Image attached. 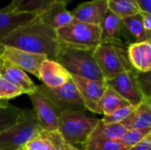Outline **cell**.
<instances>
[{
    "mask_svg": "<svg viewBox=\"0 0 151 150\" xmlns=\"http://www.w3.org/2000/svg\"><path fill=\"white\" fill-rule=\"evenodd\" d=\"M71 79L76 86L87 110L99 114L98 103L107 88L105 80H88L72 74Z\"/></svg>",
    "mask_w": 151,
    "mask_h": 150,
    "instance_id": "10",
    "label": "cell"
},
{
    "mask_svg": "<svg viewBox=\"0 0 151 150\" xmlns=\"http://www.w3.org/2000/svg\"><path fill=\"white\" fill-rule=\"evenodd\" d=\"M151 149V133H149L142 141L136 145L129 148L127 150H150Z\"/></svg>",
    "mask_w": 151,
    "mask_h": 150,
    "instance_id": "30",
    "label": "cell"
},
{
    "mask_svg": "<svg viewBox=\"0 0 151 150\" xmlns=\"http://www.w3.org/2000/svg\"><path fill=\"white\" fill-rule=\"evenodd\" d=\"M136 107H137V105L130 104L128 106L120 108V109L115 111L114 112H112L110 115L104 116V118L101 119V121L105 125H108V124H120L128 116H130L132 114V112L136 109Z\"/></svg>",
    "mask_w": 151,
    "mask_h": 150,
    "instance_id": "29",
    "label": "cell"
},
{
    "mask_svg": "<svg viewBox=\"0 0 151 150\" xmlns=\"http://www.w3.org/2000/svg\"><path fill=\"white\" fill-rule=\"evenodd\" d=\"M69 0H12L7 6L8 10L20 12L38 14L56 3L67 4Z\"/></svg>",
    "mask_w": 151,
    "mask_h": 150,
    "instance_id": "21",
    "label": "cell"
},
{
    "mask_svg": "<svg viewBox=\"0 0 151 150\" xmlns=\"http://www.w3.org/2000/svg\"><path fill=\"white\" fill-rule=\"evenodd\" d=\"M63 150H73V146L67 144L66 142H65L64 147H63Z\"/></svg>",
    "mask_w": 151,
    "mask_h": 150,
    "instance_id": "34",
    "label": "cell"
},
{
    "mask_svg": "<svg viewBox=\"0 0 151 150\" xmlns=\"http://www.w3.org/2000/svg\"><path fill=\"white\" fill-rule=\"evenodd\" d=\"M122 24L123 40L128 42V44L151 40V33L144 29L141 12L123 18Z\"/></svg>",
    "mask_w": 151,
    "mask_h": 150,
    "instance_id": "18",
    "label": "cell"
},
{
    "mask_svg": "<svg viewBox=\"0 0 151 150\" xmlns=\"http://www.w3.org/2000/svg\"><path fill=\"white\" fill-rule=\"evenodd\" d=\"M21 111L22 109H19L12 104L5 107L0 106V133L16 123Z\"/></svg>",
    "mask_w": 151,
    "mask_h": 150,
    "instance_id": "25",
    "label": "cell"
},
{
    "mask_svg": "<svg viewBox=\"0 0 151 150\" xmlns=\"http://www.w3.org/2000/svg\"><path fill=\"white\" fill-rule=\"evenodd\" d=\"M4 47H5V46L0 42V65L3 63V58H2V57H3V53H4Z\"/></svg>",
    "mask_w": 151,
    "mask_h": 150,
    "instance_id": "33",
    "label": "cell"
},
{
    "mask_svg": "<svg viewBox=\"0 0 151 150\" xmlns=\"http://www.w3.org/2000/svg\"><path fill=\"white\" fill-rule=\"evenodd\" d=\"M83 150H127L118 141L96 140L88 138L83 144Z\"/></svg>",
    "mask_w": 151,
    "mask_h": 150,
    "instance_id": "27",
    "label": "cell"
},
{
    "mask_svg": "<svg viewBox=\"0 0 151 150\" xmlns=\"http://www.w3.org/2000/svg\"><path fill=\"white\" fill-rule=\"evenodd\" d=\"M36 90L46 96L61 113L65 111H88L72 79L64 86L50 88L45 85L36 86Z\"/></svg>",
    "mask_w": 151,
    "mask_h": 150,
    "instance_id": "7",
    "label": "cell"
},
{
    "mask_svg": "<svg viewBox=\"0 0 151 150\" xmlns=\"http://www.w3.org/2000/svg\"><path fill=\"white\" fill-rule=\"evenodd\" d=\"M151 133V128L142 129H130L127 130L125 134L118 141L127 149L136 145L142 141L149 133Z\"/></svg>",
    "mask_w": 151,
    "mask_h": 150,
    "instance_id": "26",
    "label": "cell"
},
{
    "mask_svg": "<svg viewBox=\"0 0 151 150\" xmlns=\"http://www.w3.org/2000/svg\"><path fill=\"white\" fill-rule=\"evenodd\" d=\"M59 44L94 50L102 43V30L99 25H92L73 19L70 24L56 30Z\"/></svg>",
    "mask_w": 151,
    "mask_h": 150,
    "instance_id": "5",
    "label": "cell"
},
{
    "mask_svg": "<svg viewBox=\"0 0 151 150\" xmlns=\"http://www.w3.org/2000/svg\"><path fill=\"white\" fill-rule=\"evenodd\" d=\"M33 111L42 130L46 132L58 131V120L60 112L55 105L37 90L29 95Z\"/></svg>",
    "mask_w": 151,
    "mask_h": 150,
    "instance_id": "9",
    "label": "cell"
},
{
    "mask_svg": "<svg viewBox=\"0 0 151 150\" xmlns=\"http://www.w3.org/2000/svg\"><path fill=\"white\" fill-rule=\"evenodd\" d=\"M102 43H125L123 40L122 19L107 10L101 23Z\"/></svg>",
    "mask_w": 151,
    "mask_h": 150,
    "instance_id": "17",
    "label": "cell"
},
{
    "mask_svg": "<svg viewBox=\"0 0 151 150\" xmlns=\"http://www.w3.org/2000/svg\"><path fill=\"white\" fill-rule=\"evenodd\" d=\"M10 103L7 102V101H4V100H0V106L2 107H5V106H8Z\"/></svg>",
    "mask_w": 151,
    "mask_h": 150,
    "instance_id": "35",
    "label": "cell"
},
{
    "mask_svg": "<svg viewBox=\"0 0 151 150\" xmlns=\"http://www.w3.org/2000/svg\"><path fill=\"white\" fill-rule=\"evenodd\" d=\"M112 88L130 104L138 105L146 96L140 80V72L134 68L128 69L115 78L105 80Z\"/></svg>",
    "mask_w": 151,
    "mask_h": 150,
    "instance_id": "8",
    "label": "cell"
},
{
    "mask_svg": "<svg viewBox=\"0 0 151 150\" xmlns=\"http://www.w3.org/2000/svg\"><path fill=\"white\" fill-rule=\"evenodd\" d=\"M107 10V0H92L80 4L71 12L73 18L79 21L100 25Z\"/></svg>",
    "mask_w": 151,
    "mask_h": 150,
    "instance_id": "13",
    "label": "cell"
},
{
    "mask_svg": "<svg viewBox=\"0 0 151 150\" xmlns=\"http://www.w3.org/2000/svg\"><path fill=\"white\" fill-rule=\"evenodd\" d=\"M127 46L125 43H101L94 50L93 56L104 80L133 68L127 57Z\"/></svg>",
    "mask_w": 151,
    "mask_h": 150,
    "instance_id": "6",
    "label": "cell"
},
{
    "mask_svg": "<svg viewBox=\"0 0 151 150\" xmlns=\"http://www.w3.org/2000/svg\"><path fill=\"white\" fill-rule=\"evenodd\" d=\"M2 58L3 61L7 62L38 78L40 65L48 57L45 55L35 54L17 48L5 46Z\"/></svg>",
    "mask_w": 151,
    "mask_h": 150,
    "instance_id": "11",
    "label": "cell"
},
{
    "mask_svg": "<svg viewBox=\"0 0 151 150\" xmlns=\"http://www.w3.org/2000/svg\"><path fill=\"white\" fill-rule=\"evenodd\" d=\"M127 132V128L122 124H104L99 119L97 125L88 138L106 141H119Z\"/></svg>",
    "mask_w": 151,
    "mask_h": 150,
    "instance_id": "23",
    "label": "cell"
},
{
    "mask_svg": "<svg viewBox=\"0 0 151 150\" xmlns=\"http://www.w3.org/2000/svg\"><path fill=\"white\" fill-rule=\"evenodd\" d=\"M73 150H81L80 149H78V148H76V147H74V146H73Z\"/></svg>",
    "mask_w": 151,
    "mask_h": 150,
    "instance_id": "36",
    "label": "cell"
},
{
    "mask_svg": "<svg viewBox=\"0 0 151 150\" xmlns=\"http://www.w3.org/2000/svg\"><path fill=\"white\" fill-rule=\"evenodd\" d=\"M141 12L151 13V0H134Z\"/></svg>",
    "mask_w": 151,
    "mask_h": 150,
    "instance_id": "31",
    "label": "cell"
},
{
    "mask_svg": "<svg viewBox=\"0 0 151 150\" xmlns=\"http://www.w3.org/2000/svg\"><path fill=\"white\" fill-rule=\"evenodd\" d=\"M107 4L108 10L121 19L141 12L134 0H107Z\"/></svg>",
    "mask_w": 151,
    "mask_h": 150,
    "instance_id": "24",
    "label": "cell"
},
{
    "mask_svg": "<svg viewBox=\"0 0 151 150\" xmlns=\"http://www.w3.org/2000/svg\"><path fill=\"white\" fill-rule=\"evenodd\" d=\"M93 51L59 44L55 61L72 75L94 80H104L93 56Z\"/></svg>",
    "mask_w": 151,
    "mask_h": 150,
    "instance_id": "2",
    "label": "cell"
},
{
    "mask_svg": "<svg viewBox=\"0 0 151 150\" xmlns=\"http://www.w3.org/2000/svg\"><path fill=\"white\" fill-rule=\"evenodd\" d=\"M128 105H130V103L127 101H126L117 92L107 86L103 96L99 100L98 111L99 114L107 116L111 114L115 111Z\"/></svg>",
    "mask_w": 151,
    "mask_h": 150,
    "instance_id": "22",
    "label": "cell"
},
{
    "mask_svg": "<svg viewBox=\"0 0 151 150\" xmlns=\"http://www.w3.org/2000/svg\"><path fill=\"white\" fill-rule=\"evenodd\" d=\"M37 16L43 23L55 30L70 24L74 19L72 12L66 9L65 3L53 4L38 13Z\"/></svg>",
    "mask_w": 151,
    "mask_h": 150,
    "instance_id": "15",
    "label": "cell"
},
{
    "mask_svg": "<svg viewBox=\"0 0 151 150\" xmlns=\"http://www.w3.org/2000/svg\"><path fill=\"white\" fill-rule=\"evenodd\" d=\"M120 124H122L127 130L151 128L150 96L146 95L144 99L137 105L132 114Z\"/></svg>",
    "mask_w": 151,
    "mask_h": 150,
    "instance_id": "19",
    "label": "cell"
},
{
    "mask_svg": "<svg viewBox=\"0 0 151 150\" xmlns=\"http://www.w3.org/2000/svg\"><path fill=\"white\" fill-rule=\"evenodd\" d=\"M25 94L24 90L0 75V100L7 101Z\"/></svg>",
    "mask_w": 151,
    "mask_h": 150,
    "instance_id": "28",
    "label": "cell"
},
{
    "mask_svg": "<svg viewBox=\"0 0 151 150\" xmlns=\"http://www.w3.org/2000/svg\"><path fill=\"white\" fill-rule=\"evenodd\" d=\"M36 16L35 13L14 11L8 10L6 7L0 9V39L33 20Z\"/></svg>",
    "mask_w": 151,
    "mask_h": 150,
    "instance_id": "16",
    "label": "cell"
},
{
    "mask_svg": "<svg viewBox=\"0 0 151 150\" xmlns=\"http://www.w3.org/2000/svg\"><path fill=\"white\" fill-rule=\"evenodd\" d=\"M127 57L131 66L138 72H150L151 69V41L128 44Z\"/></svg>",
    "mask_w": 151,
    "mask_h": 150,
    "instance_id": "14",
    "label": "cell"
},
{
    "mask_svg": "<svg viewBox=\"0 0 151 150\" xmlns=\"http://www.w3.org/2000/svg\"><path fill=\"white\" fill-rule=\"evenodd\" d=\"M19 150H27V149H26L25 147H22V148H20V149H19Z\"/></svg>",
    "mask_w": 151,
    "mask_h": 150,
    "instance_id": "37",
    "label": "cell"
},
{
    "mask_svg": "<svg viewBox=\"0 0 151 150\" xmlns=\"http://www.w3.org/2000/svg\"><path fill=\"white\" fill-rule=\"evenodd\" d=\"M42 132L33 110H22L16 123L0 133V150H19Z\"/></svg>",
    "mask_w": 151,
    "mask_h": 150,
    "instance_id": "4",
    "label": "cell"
},
{
    "mask_svg": "<svg viewBox=\"0 0 151 150\" xmlns=\"http://www.w3.org/2000/svg\"><path fill=\"white\" fill-rule=\"evenodd\" d=\"M0 42L4 46L45 55L52 60H55L59 48L56 30L43 23L38 16L0 39Z\"/></svg>",
    "mask_w": 151,
    "mask_h": 150,
    "instance_id": "1",
    "label": "cell"
},
{
    "mask_svg": "<svg viewBox=\"0 0 151 150\" xmlns=\"http://www.w3.org/2000/svg\"><path fill=\"white\" fill-rule=\"evenodd\" d=\"M142 19V24L144 27V29L151 33V13H147V12H141Z\"/></svg>",
    "mask_w": 151,
    "mask_h": 150,
    "instance_id": "32",
    "label": "cell"
},
{
    "mask_svg": "<svg viewBox=\"0 0 151 150\" xmlns=\"http://www.w3.org/2000/svg\"><path fill=\"white\" fill-rule=\"evenodd\" d=\"M0 75L22 88L25 94L28 95L36 91V85L31 80L26 72L7 62L3 61L0 65Z\"/></svg>",
    "mask_w": 151,
    "mask_h": 150,
    "instance_id": "20",
    "label": "cell"
},
{
    "mask_svg": "<svg viewBox=\"0 0 151 150\" xmlns=\"http://www.w3.org/2000/svg\"><path fill=\"white\" fill-rule=\"evenodd\" d=\"M38 74L43 85L50 88L62 87L71 80V74L60 64L49 58L42 62Z\"/></svg>",
    "mask_w": 151,
    "mask_h": 150,
    "instance_id": "12",
    "label": "cell"
},
{
    "mask_svg": "<svg viewBox=\"0 0 151 150\" xmlns=\"http://www.w3.org/2000/svg\"><path fill=\"white\" fill-rule=\"evenodd\" d=\"M99 119L88 117L83 111H65L59 114L58 131L64 141L71 145L83 144L90 136Z\"/></svg>",
    "mask_w": 151,
    "mask_h": 150,
    "instance_id": "3",
    "label": "cell"
}]
</instances>
